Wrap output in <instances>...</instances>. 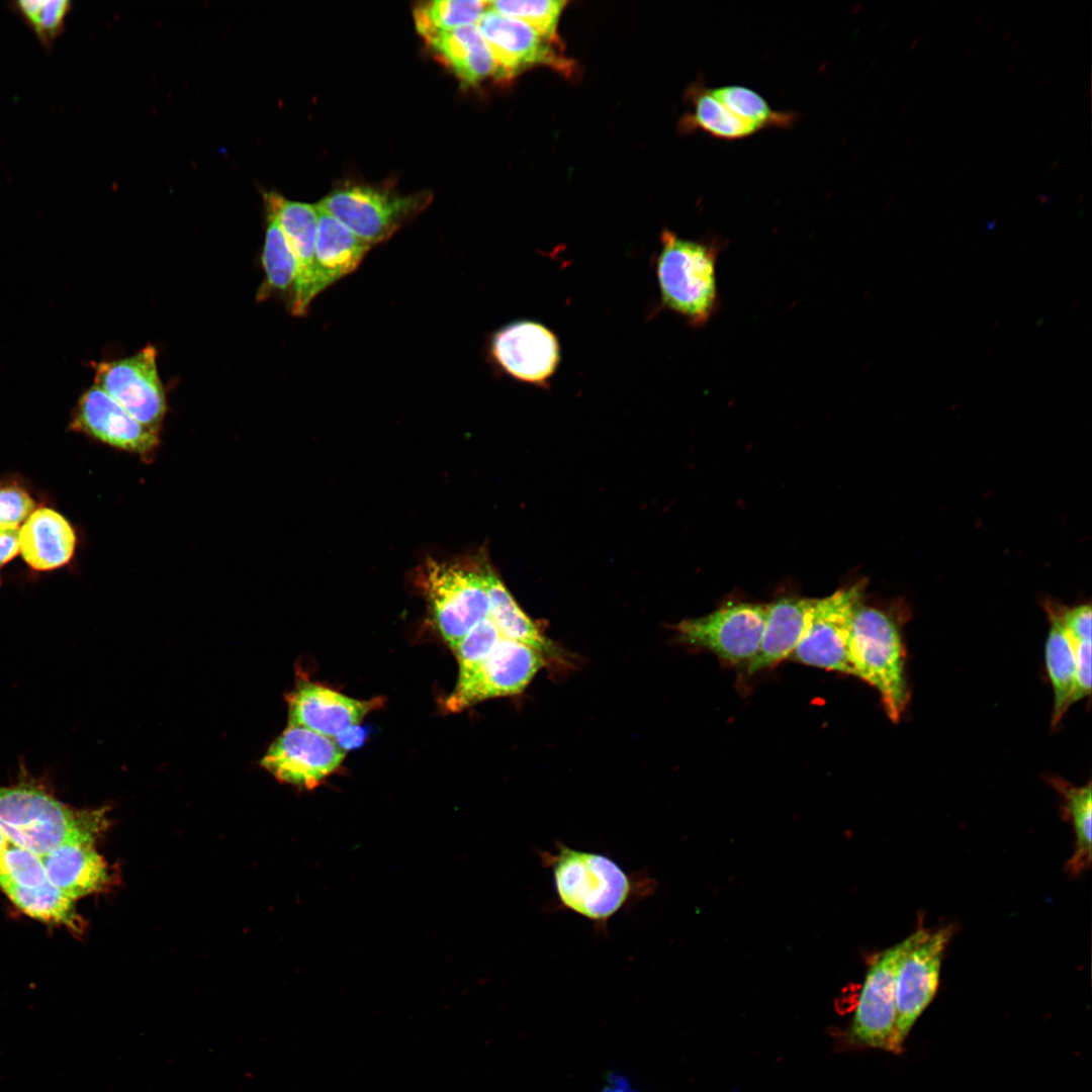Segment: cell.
Segmentation results:
<instances>
[{"label":"cell","instance_id":"cell-19","mask_svg":"<svg viewBox=\"0 0 1092 1092\" xmlns=\"http://www.w3.org/2000/svg\"><path fill=\"white\" fill-rule=\"evenodd\" d=\"M93 841H71L41 856L48 881L69 898L104 891L111 876Z\"/></svg>","mask_w":1092,"mask_h":1092},{"label":"cell","instance_id":"cell-31","mask_svg":"<svg viewBox=\"0 0 1092 1092\" xmlns=\"http://www.w3.org/2000/svg\"><path fill=\"white\" fill-rule=\"evenodd\" d=\"M487 9V1L434 0L420 3L414 10L418 31L425 39L442 31L476 24Z\"/></svg>","mask_w":1092,"mask_h":1092},{"label":"cell","instance_id":"cell-41","mask_svg":"<svg viewBox=\"0 0 1092 1092\" xmlns=\"http://www.w3.org/2000/svg\"><path fill=\"white\" fill-rule=\"evenodd\" d=\"M8 843H9V841L5 837L2 830L0 829V888L2 890H4L6 888V886H7V880H6L5 876L2 873L1 861H2V857H3V853H4Z\"/></svg>","mask_w":1092,"mask_h":1092},{"label":"cell","instance_id":"cell-17","mask_svg":"<svg viewBox=\"0 0 1092 1092\" xmlns=\"http://www.w3.org/2000/svg\"><path fill=\"white\" fill-rule=\"evenodd\" d=\"M476 26L497 65L500 78H511L535 65L565 70L567 63L556 55L548 39L528 24L486 9Z\"/></svg>","mask_w":1092,"mask_h":1092},{"label":"cell","instance_id":"cell-9","mask_svg":"<svg viewBox=\"0 0 1092 1092\" xmlns=\"http://www.w3.org/2000/svg\"><path fill=\"white\" fill-rule=\"evenodd\" d=\"M767 605L733 603L676 625L679 639L711 651L729 664L749 663L757 654Z\"/></svg>","mask_w":1092,"mask_h":1092},{"label":"cell","instance_id":"cell-10","mask_svg":"<svg viewBox=\"0 0 1092 1092\" xmlns=\"http://www.w3.org/2000/svg\"><path fill=\"white\" fill-rule=\"evenodd\" d=\"M863 583L815 599L805 633L790 658L826 670L853 675L848 640L853 612L862 601Z\"/></svg>","mask_w":1092,"mask_h":1092},{"label":"cell","instance_id":"cell-7","mask_svg":"<svg viewBox=\"0 0 1092 1092\" xmlns=\"http://www.w3.org/2000/svg\"><path fill=\"white\" fill-rule=\"evenodd\" d=\"M950 927L916 930V938L900 961L896 976V1019L889 1050L897 1052L913 1024L934 998Z\"/></svg>","mask_w":1092,"mask_h":1092},{"label":"cell","instance_id":"cell-13","mask_svg":"<svg viewBox=\"0 0 1092 1092\" xmlns=\"http://www.w3.org/2000/svg\"><path fill=\"white\" fill-rule=\"evenodd\" d=\"M488 351L502 372L537 386L548 385L560 361L555 334L533 321H517L495 331Z\"/></svg>","mask_w":1092,"mask_h":1092},{"label":"cell","instance_id":"cell-57","mask_svg":"<svg viewBox=\"0 0 1092 1092\" xmlns=\"http://www.w3.org/2000/svg\"><path fill=\"white\" fill-rule=\"evenodd\" d=\"M913 141H914V139L910 138L906 146L909 147Z\"/></svg>","mask_w":1092,"mask_h":1092},{"label":"cell","instance_id":"cell-26","mask_svg":"<svg viewBox=\"0 0 1092 1092\" xmlns=\"http://www.w3.org/2000/svg\"><path fill=\"white\" fill-rule=\"evenodd\" d=\"M266 221L261 257L265 280L259 289L258 298L265 299L274 294L284 295L289 304L297 274L296 261L277 219L269 211H266Z\"/></svg>","mask_w":1092,"mask_h":1092},{"label":"cell","instance_id":"cell-54","mask_svg":"<svg viewBox=\"0 0 1092 1092\" xmlns=\"http://www.w3.org/2000/svg\"><path fill=\"white\" fill-rule=\"evenodd\" d=\"M1069 118H1070V113H1066V114H1065V116H1064V118L1062 119V121H1063V122H1065V121H1067V119H1069Z\"/></svg>","mask_w":1092,"mask_h":1092},{"label":"cell","instance_id":"cell-21","mask_svg":"<svg viewBox=\"0 0 1092 1092\" xmlns=\"http://www.w3.org/2000/svg\"><path fill=\"white\" fill-rule=\"evenodd\" d=\"M315 242V290L318 295L354 272L372 248L318 203Z\"/></svg>","mask_w":1092,"mask_h":1092},{"label":"cell","instance_id":"cell-55","mask_svg":"<svg viewBox=\"0 0 1092 1092\" xmlns=\"http://www.w3.org/2000/svg\"><path fill=\"white\" fill-rule=\"evenodd\" d=\"M967 168H968L967 166H964V167H963V168H962V169L960 170V172H959V175H962V174H964Z\"/></svg>","mask_w":1092,"mask_h":1092},{"label":"cell","instance_id":"cell-29","mask_svg":"<svg viewBox=\"0 0 1092 1092\" xmlns=\"http://www.w3.org/2000/svg\"><path fill=\"white\" fill-rule=\"evenodd\" d=\"M709 89L729 111L758 130L789 128L798 119L795 112L772 109L763 97L747 87L725 85Z\"/></svg>","mask_w":1092,"mask_h":1092},{"label":"cell","instance_id":"cell-8","mask_svg":"<svg viewBox=\"0 0 1092 1092\" xmlns=\"http://www.w3.org/2000/svg\"><path fill=\"white\" fill-rule=\"evenodd\" d=\"M544 664L538 650L503 637L468 676L456 682L445 710L457 713L488 699L519 695Z\"/></svg>","mask_w":1092,"mask_h":1092},{"label":"cell","instance_id":"cell-53","mask_svg":"<svg viewBox=\"0 0 1092 1092\" xmlns=\"http://www.w3.org/2000/svg\"><path fill=\"white\" fill-rule=\"evenodd\" d=\"M908 107H909V103L904 104V106H903V108L901 110V113H904V111L907 110Z\"/></svg>","mask_w":1092,"mask_h":1092},{"label":"cell","instance_id":"cell-44","mask_svg":"<svg viewBox=\"0 0 1092 1092\" xmlns=\"http://www.w3.org/2000/svg\"><path fill=\"white\" fill-rule=\"evenodd\" d=\"M1060 160H1061V157L1056 158V160L1053 162V164L1048 169L1049 173L1053 172L1059 166V161Z\"/></svg>","mask_w":1092,"mask_h":1092},{"label":"cell","instance_id":"cell-51","mask_svg":"<svg viewBox=\"0 0 1092 1092\" xmlns=\"http://www.w3.org/2000/svg\"><path fill=\"white\" fill-rule=\"evenodd\" d=\"M1016 68H1017V63L1013 64V65H1012V66H1011V67H1010V68L1008 69L1007 73H1008V74H1012V73L1014 72V70H1015Z\"/></svg>","mask_w":1092,"mask_h":1092},{"label":"cell","instance_id":"cell-24","mask_svg":"<svg viewBox=\"0 0 1092 1092\" xmlns=\"http://www.w3.org/2000/svg\"><path fill=\"white\" fill-rule=\"evenodd\" d=\"M485 584L488 597L487 617L494 624L504 638L526 644L543 655L556 651L538 627L516 603L515 599L493 572L489 565L485 567Z\"/></svg>","mask_w":1092,"mask_h":1092},{"label":"cell","instance_id":"cell-33","mask_svg":"<svg viewBox=\"0 0 1092 1092\" xmlns=\"http://www.w3.org/2000/svg\"><path fill=\"white\" fill-rule=\"evenodd\" d=\"M17 11L30 25L38 39L49 44L61 33L71 9L68 0H21L15 3Z\"/></svg>","mask_w":1092,"mask_h":1092},{"label":"cell","instance_id":"cell-52","mask_svg":"<svg viewBox=\"0 0 1092 1092\" xmlns=\"http://www.w3.org/2000/svg\"><path fill=\"white\" fill-rule=\"evenodd\" d=\"M973 50H974V47H973V46L969 47V48H968V50H967V51H966V53H965V54H966V56H969V55H970V54H971V53L973 52Z\"/></svg>","mask_w":1092,"mask_h":1092},{"label":"cell","instance_id":"cell-37","mask_svg":"<svg viewBox=\"0 0 1092 1092\" xmlns=\"http://www.w3.org/2000/svg\"><path fill=\"white\" fill-rule=\"evenodd\" d=\"M1073 643L1075 649V677L1072 704L1091 694V640Z\"/></svg>","mask_w":1092,"mask_h":1092},{"label":"cell","instance_id":"cell-45","mask_svg":"<svg viewBox=\"0 0 1092 1092\" xmlns=\"http://www.w3.org/2000/svg\"><path fill=\"white\" fill-rule=\"evenodd\" d=\"M1011 34H1012V29H1009L1008 31H1006V33L1002 37V41H1004V42L1007 41V39L1011 36Z\"/></svg>","mask_w":1092,"mask_h":1092},{"label":"cell","instance_id":"cell-58","mask_svg":"<svg viewBox=\"0 0 1092 1092\" xmlns=\"http://www.w3.org/2000/svg\"><path fill=\"white\" fill-rule=\"evenodd\" d=\"M1035 68H1036V65L1033 64V66L1029 69L1028 73H1031Z\"/></svg>","mask_w":1092,"mask_h":1092},{"label":"cell","instance_id":"cell-25","mask_svg":"<svg viewBox=\"0 0 1092 1092\" xmlns=\"http://www.w3.org/2000/svg\"><path fill=\"white\" fill-rule=\"evenodd\" d=\"M1045 609L1051 623L1045 643V663L1054 691L1052 724L1055 727L1072 705L1075 649L1063 624L1061 607L1050 603Z\"/></svg>","mask_w":1092,"mask_h":1092},{"label":"cell","instance_id":"cell-3","mask_svg":"<svg viewBox=\"0 0 1092 1092\" xmlns=\"http://www.w3.org/2000/svg\"><path fill=\"white\" fill-rule=\"evenodd\" d=\"M655 260L662 306L690 326L703 327L720 307L716 265L723 248L719 238L693 241L664 230Z\"/></svg>","mask_w":1092,"mask_h":1092},{"label":"cell","instance_id":"cell-43","mask_svg":"<svg viewBox=\"0 0 1092 1092\" xmlns=\"http://www.w3.org/2000/svg\"><path fill=\"white\" fill-rule=\"evenodd\" d=\"M604 1092H633V1091H631L630 1089H627V1088H625L623 1086H619V1087L614 1086L612 1088H606V1090Z\"/></svg>","mask_w":1092,"mask_h":1092},{"label":"cell","instance_id":"cell-56","mask_svg":"<svg viewBox=\"0 0 1092 1092\" xmlns=\"http://www.w3.org/2000/svg\"><path fill=\"white\" fill-rule=\"evenodd\" d=\"M1026 54H1029V48L1025 49L1024 53L1022 54V58H1025Z\"/></svg>","mask_w":1092,"mask_h":1092},{"label":"cell","instance_id":"cell-36","mask_svg":"<svg viewBox=\"0 0 1092 1092\" xmlns=\"http://www.w3.org/2000/svg\"><path fill=\"white\" fill-rule=\"evenodd\" d=\"M34 500L18 485L0 486V525L17 527L34 511Z\"/></svg>","mask_w":1092,"mask_h":1092},{"label":"cell","instance_id":"cell-50","mask_svg":"<svg viewBox=\"0 0 1092 1092\" xmlns=\"http://www.w3.org/2000/svg\"><path fill=\"white\" fill-rule=\"evenodd\" d=\"M1020 42H1021V38L1016 39L1014 41V43L1011 46V50L1014 51L1020 44Z\"/></svg>","mask_w":1092,"mask_h":1092},{"label":"cell","instance_id":"cell-20","mask_svg":"<svg viewBox=\"0 0 1092 1092\" xmlns=\"http://www.w3.org/2000/svg\"><path fill=\"white\" fill-rule=\"evenodd\" d=\"M76 534L70 522L51 508L34 510L19 530L20 553L36 571L68 564L75 553Z\"/></svg>","mask_w":1092,"mask_h":1092},{"label":"cell","instance_id":"cell-1","mask_svg":"<svg viewBox=\"0 0 1092 1092\" xmlns=\"http://www.w3.org/2000/svg\"><path fill=\"white\" fill-rule=\"evenodd\" d=\"M552 875L558 905L606 931L612 917L654 890L647 873L627 872L610 856L556 842L553 851H539Z\"/></svg>","mask_w":1092,"mask_h":1092},{"label":"cell","instance_id":"cell-34","mask_svg":"<svg viewBox=\"0 0 1092 1092\" xmlns=\"http://www.w3.org/2000/svg\"><path fill=\"white\" fill-rule=\"evenodd\" d=\"M502 638L488 617L473 627L454 649L459 666L457 681L468 676Z\"/></svg>","mask_w":1092,"mask_h":1092},{"label":"cell","instance_id":"cell-35","mask_svg":"<svg viewBox=\"0 0 1092 1092\" xmlns=\"http://www.w3.org/2000/svg\"><path fill=\"white\" fill-rule=\"evenodd\" d=\"M1 870L7 880L6 888L10 884L35 888L48 882L41 856L11 842L3 853Z\"/></svg>","mask_w":1092,"mask_h":1092},{"label":"cell","instance_id":"cell-6","mask_svg":"<svg viewBox=\"0 0 1092 1092\" xmlns=\"http://www.w3.org/2000/svg\"><path fill=\"white\" fill-rule=\"evenodd\" d=\"M429 192L400 195L373 186L337 188L318 204L371 247L389 240L431 202Z\"/></svg>","mask_w":1092,"mask_h":1092},{"label":"cell","instance_id":"cell-59","mask_svg":"<svg viewBox=\"0 0 1092 1092\" xmlns=\"http://www.w3.org/2000/svg\"><path fill=\"white\" fill-rule=\"evenodd\" d=\"M1042 133H1043V130H1040V131L1038 132V134H1037V135H1036V136H1035L1034 139H1038V138H1039V136H1040V135H1041Z\"/></svg>","mask_w":1092,"mask_h":1092},{"label":"cell","instance_id":"cell-11","mask_svg":"<svg viewBox=\"0 0 1092 1092\" xmlns=\"http://www.w3.org/2000/svg\"><path fill=\"white\" fill-rule=\"evenodd\" d=\"M157 349L148 345L132 356L95 364V385L143 425L160 432L167 400L157 366Z\"/></svg>","mask_w":1092,"mask_h":1092},{"label":"cell","instance_id":"cell-46","mask_svg":"<svg viewBox=\"0 0 1092 1092\" xmlns=\"http://www.w3.org/2000/svg\"><path fill=\"white\" fill-rule=\"evenodd\" d=\"M918 41H919V37H915V38H914V39L912 40V42H911V44H910V48H909V50H910V51H912V50H913V49H914V48H915V47L917 46Z\"/></svg>","mask_w":1092,"mask_h":1092},{"label":"cell","instance_id":"cell-15","mask_svg":"<svg viewBox=\"0 0 1092 1092\" xmlns=\"http://www.w3.org/2000/svg\"><path fill=\"white\" fill-rule=\"evenodd\" d=\"M70 427L112 448L144 458L152 456L160 444V432L140 423L97 385L80 396Z\"/></svg>","mask_w":1092,"mask_h":1092},{"label":"cell","instance_id":"cell-32","mask_svg":"<svg viewBox=\"0 0 1092 1092\" xmlns=\"http://www.w3.org/2000/svg\"><path fill=\"white\" fill-rule=\"evenodd\" d=\"M566 5L561 0H498L488 1L487 8L520 20L549 41H555L560 15Z\"/></svg>","mask_w":1092,"mask_h":1092},{"label":"cell","instance_id":"cell-38","mask_svg":"<svg viewBox=\"0 0 1092 1092\" xmlns=\"http://www.w3.org/2000/svg\"><path fill=\"white\" fill-rule=\"evenodd\" d=\"M1061 617L1068 635L1073 642L1091 640V606L1080 605L1074 608L1061 607Z\"/></svg>","mask_w":1092,"mask_h":1092},{"label":"cell","instance_id":"cell-47","mask_svg":"<svg viewBox=\"0 0 1092 1092\" xmlns=\"http://www.w3.org/2000/svg\"><path fill=\"white\" fill-rule=\"evenodd\" d=\"M996 23H997V20L993 18V19H991V20H990V21H989L988 23H986V27H987V28H991V27H993L994 25H996Z\"/></svg>","mask_w":1092,"mask_h":1092},{"label":"cell","instance_id":"cell-12","mask_svg":"<svg viewBox=\"0 0 1092 1092\" xmlns=\"http://www.w3.org/2000/svg\"><path fill=\"white\" fill-rule=\"evenodd\" d=\"M345 755L334 739L289 724L261 765L281 783L313 790L340 767Z\"/></svg>","mask_w":1092,"mask_h":1092},{"label":"cell","instance_id":"cell-40","mask_svg":"<svg viewBox=\"0 0 1092 1092\" xmlns=\"http://www.w3.org/2000/svg\"><path fill=\"white\" fill-rule=\"evenodd\" d=\"M364 738L365 730L360 728L359 725H356L344 731L334 740L337 745L346 752L347 750L359 746L364 741Z\"/></svg>","mask_w":1092,"mask_h":1092},{"label":"cell","instance_id":"cell-42","mask_svg":"<svg viewBox=\"0 0 1092 1092\" xmlns=\"http://www.w3.org/2000/svg\"><path fill=\"white\" fill-rule=\"evenodd\" d=\"M1037 199H1038L1040 204H1045V203L1051 204V203H1053V199L1050 196H1048L1045 194H1042V193L1037 194Z\"/></svg>","mask_w":1092,"mask_h":1092},{"label":"cell","instance_id":"cell-28","mask_svg":"<svg viewBox=\"0 0 1092 1092\" xmlns=\"http://www.w3.org/2000/svg\"><path fill=\"white\" fill-rule=\"evenodd\" d=\"M693 111L684 121L687 129H701L714 138L740 140L757 131L755 126L742 120L716 99L704 85L690 89Z\"/></svg>","mask_w":1092,"mask_h":1092},{"label":"cell","instance_id":"cell-23","mask_svg":"<svg viewBox=\"0 0 1092 1092\" xmlns=\"http://www.w3.org/2000/svg\"><path fill=\"white\" fill-rule=\"evenodd\" d=\"M426 40L467 85L498 76L497 65L476 24L442 31Z\"/></svg>","mask_w":1092,"mask_h":1092},{"label":"cell","instance_id":"cell-4","mask_svg":"<svg viewBox=\"0 0 1092 1092\" xmlns=\"http://www.w3.org/2000/svg\"><path fill=\"white\" fill-rule=\"evenodd\" d=\"M848 659L853 675L879 693L889 719L898 722L910 695L905 676L906 652L897 616L860 601L852 616Z\"/></svg>","mask_w":1092,"mask_h":1092},{"label":"cell","instance_id":"cell-48","mask_svg":"<svg viewBox=\"0 0 1092 1092\" xmlns=\"http://www.w3.org/2000/svg\"><path fill=\"white\" fill-rule=\"evenodd\" d=\"M1045 80H1046V75L1041 76L1039 78L1038 82L1036 83V86L1040 87L1044 83Z\"/></svg>","mask_w":1092,"mask_h":1092},{"label":"cell","instance_id":"cell-27","mask_svg":"<svg viewBox=\"0 0 1092 1092\" xmlns=\"http://www.w3.org/2000/svg\"><path fill=\"white\" fill-rule=\"evenodd\" d=\"M3 891L22 912L32 918L61 924L73 932H81L84 928V921L76 910L74 900L49 881L35 888L10 884Z\"/></svg>","mask_w":1092,"mask_h":1092},{"label":"cell","instance_id":"cell-39","mask_svg":"<svg viewBox=\"0 0 1092 1092\" xmlns=\"http://www.w3.org/2000/svg\"><path fill=\"white\" fill-rule=\"evenodd\" d=\"M19 552L18 528L0 525V570Z\"/></svg>","mask_w":1092,"mask_h":1092},{"label":"cell","instance_id":"cell-49","mask_svg":"<svg viewBox=\"0 0 1092 1092\" xmlns=\"http://www.w3.org/2000/svg\"><path fill=\"white\" fill-rule=\"evenodd\" d=\"M984 17H985V14H984V13H980V14H979V15H978V16L976 17V19H975V23H976V24H978V22L980 23V22L982 21V19H983Z\"/></svg>","mask_w":1092,"mask_h":1092},{"label":"cell","instance_id":"cell-30","mask_svg":"<svg viewBox=\"0 0 1092 1092\" xmlns=\"http://www.w3.org/2000/svg\"><path fill=\"white\" fill-rule=\"evenodd\" d=\"M1052 784L1064 797L1066 811L1076 836L1074 853L1067 864L1068 870L1079 875L1091 863V784L1089 782L1085 786L1077 787L1061 779H1053Z\"/></svg>","mask_w":1092,"mask_h":1092},{"label":"cell","instance_id":"cell-14","mask_svg":"<svg viewBox=\"0 0 1092 1092\" xmlns=\"http://www.w3.org/2000/svg\"><path fill=\"white\" fill-rule=\"evenodd\" d=\"M916 931L887 948L871 965L851 1024V1034L868 1046L889 1050L896 1019V976Z\"/></svg>","mask_w":1092,"mask_h":1092},{"label":"cell","instance_id":"cell-2","mask_svg":"<svg viewBox=\"0 0 1092 1092\" xmlns=\"http://www.w3.org/2000/svg\"><path fill=\"white\" fill-rule=\"evenodd\" d=\"M24 768L14 784L0 786V829L9 842L42 856L67 842H95L105 831L106 808H72Z\"/></svg>","mask_w":1092,"mask_h":1092},{"label":"cell","instance_id":"cell-18","mask_svg":"<svg viewBox=\"0 0 1092 1092\" xmlns=\"http://www.w3.org/2000/svg\"><path fill=\"white\" fill-rule=\"evenodd\" d=\"M289 724L335 739L382 705L381 698L358 700L327 687L303 682L287 696Z\"/></svg>","mask_w":1092,"mask_h":1092},{"label":"cell","instance_id":"cell-22","mask_svg":"<svg viewBox=\"0 0 1092 1092\" xmlns=\"http://www.w3.org/2000/svg\"><path fill=\"white\" fill-rule=\"evenodd\" d=\"M814 601L790 597L767 605L759 650L747 664L749 674L791 657L805 633Z\"/></svg>","mask_w":1092,"mask_h":1092},{"label":"cell","instance_id":"cell-16","mask_svg":"<svg viewBox=\"0 0 1092 1092\" xmlns=\"http://www.w3.org/2000/svg\"><path fill=\"white\" fill-rule=\"evenodd\" d=\"M266 211L277 219L294 255L297 274L288 304L292 315L301 316L317 296L315 290V242L317 207L285 198L276 191L264 193Z\"/></svg>","mask_w":1092,"mask_h":1092},{"label":"cell","instance_id":"cell-5","mask_svg":"<svg viewBox=\"0 0 1092 1092\" xmlns=\"http://www.w3.org/2000/svg\"><path fill=\"white\" fill-rule=\"evenodd\" d=\"M485 567L433 559L421 567L420 584L441 635L453 650L488 615Z\"/></svg>","mask_w":1092,"mask_h":1092}]
</instances>
